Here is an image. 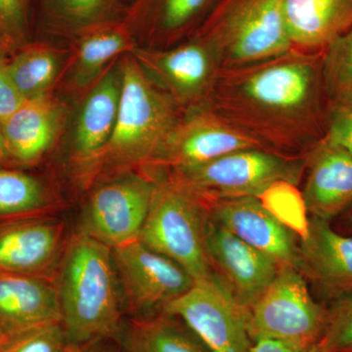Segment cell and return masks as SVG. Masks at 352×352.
Wrapping results in <instances>:
<instances>
[{
    "label": "cell",
    "mask_w": 352,
    "mask_h": 352,
    "mask_svg": "<svg viewBox=\"0 0 352 352\" xmlns=\"http://www.w3.org/2000/svg\"><path fill=\"white\" fill-rule=\"evenodd\" d=\"M168 170L175 179L205 200L261 198L281 185L298 186L305 175V156L252 148L230 153L200 166Z\"/></svg>",
    "instance_id": "obj_6"
},
{
    "label": "cell",
    "mask_w": 352,
    "mask_h": 352,
    "mask_svg": "<svg viewBox=\"0 0 352 352\" xmlns=\"http://www.w3.org/2000/svg\"><path fill=\"white\" fill-rule=\"evenodd\" d=\"M217 0H136L124 22L144 47L168 48L191 38Z\"/></svg>",
    "instance_id": "obj_18"
},
{
    "label": "cell",
    "mask_w": 352,
    "mask_h": 352,
    "mask_svg": "<svg viewBox=\"0 0 352 352\" xmlns=\"http://www.w3.org/2000/svg\"><path fill=\"white\" fill-rule=\"evenodd\" d=\"M29 7V0H0V38L12 50L27 45Z\"/></svg>",
    "instance_id": "obj_31"
},
{
    "label": "cell",
    "mask_w": 352,
    "mask_h": 352,
    "mask_svg": "<svg viewBox=\"0 0 352 352\" xmlns=\"http://www.w3.org/2000/svg\"><path fill=\"white\" fill-rule=\"evenodd\" d=\"M300 272L329 303L352 294V236L308 217L300 233Z\"/></svg>",
    "instance_id": "obj_15"
},
{
    "label": "cell",
    "mask_w": 352,
    "mask_h": 352,
    "mask_svg": "<svg viewBox=\"0 0 352 352\" xmlns=\"http://www.w3.org/2000/svg\"><path fill=\"white\" fill-rule=\"evenodd\" d=\"M120 64L122 87L117 122L97 163L161 168L182 111L132 55L124 56Z\"/></svg>",
    "instance_id": "obj_3"
},
{
    "label": "cell",
    "mask_w": 352,
    "mask_h": 352,
    "mask_svg": "<svg viewBox=\"0 0 352 352\" xmlns=\"http://www.w3.org/2000/svg\"><path fill=\"white\" fill-rule=\"evenodd\" d=\"M75 38L76 55L69 80L76 88L96 82L116 58L132 52L138 46L124 18L91 28Z\"/></svg>",
    "instance_id": "obj_23"
},
{
    "label": "cell",
    "mask_w": 352,
    "mask_h": 352,
    "mask_svg": "<svg viewBox=\"0 0 352 352\" xmlns=\"http://www.w3.org/2000/svg\"><path fill=\"white\" fill-rule=\"evenodd\" d=\"M154 177L120 176L92 192L83 212L80 232L110 249L139 239L149 212Z\"/></svg>",
    "instance_id": "obj_11"
},
{
    "label": "cell",
    "mask_w": 352,
    "mask_h": 352,
    "mask_svg": "<svg viewBox=\"0 0 352 352\" xmlns=\"http://www.w3.org/2000/svg\"><path fill=\"white\" fill-rule=\"evenodd\" d=\"M120 0H41L43 22L51 31L76 36L97 27L122 20Z\"/></svg>",
    "instance_id": "obj_26"
},
{
    "label": "cell",
    "mask_w": 352,
    "mask_h": 352,
    "mask_svg": "<svg viewBox=\"0 0 352 352\" xmlns=\"http://www.w3.org/2000/svg\"><path fill=\"white\" fill-rule=\"evenodd\" d=\"M50 322H61L55 280L0 271V330L9 333Z\"/></svg>",
    "instance_id": "obj_20"
},
{
    "label": "cell",
    "mask_w": 352,
    "mask_h": 352,
    "mask_svg": "<svg viewBox=\"0 0 352 352\" xmlns=\"http://www.w3.org/2000/svg\"><path fill=\"white\" fill-rule=\"evenodd\" d=\"M55 283L61 324L74 344L118 340L124 298L110 248L76 234L67 243Z\"/></svg>",
    "instance_id": "obj_2"
},
{
    "label": "cell",
    "mask_w": 352,
    "mask_h": 352,
    "mask_svg": "<svg viewBox=\"0 0 352 352\" xmlns=\"http://www.w3.org/2000/svg\"><path fill=\"white\" fill-rule=\"evenodd\" d=\"M285 20L293 47L322 50L352 27V0H286Z\"/></svg>",
    "instance_id": "obj_22"
},
{
    "label": "cell",
    "mask_w": 352,
    "mask_h": 352,
    "mask_svg": "<svg viewBox=\"0 0 352 352\" xmlns=\"http://www.w3.org/2000/svg\"><path fill=\"white\" fill-rule=\"evenodd\" d=\"M117 340L122 352H210L184 322L164 312L131 317Z\"/></svg>",
    "instance_id": "obj_24"
},
{
    "label": "cell",
    "mask_w": 352,
    "mask_h": 352,
    "mask_svg": "<svg viewBox=\"0 0 352 352\" xmlns=\"http://www.w3.org/2000/svg\"><path fill=\"white\" fill-rule=\"evenodd\" d=\"M250 352H323L320 347L315 346L308 347V349H302L289 346L284 342H277L272 340H258L252 344L251 351Z\"/></svg>",
    "instance_id": "obj_34"
},
{
    "label": "cell",
    "mask_w": 352,
    "mask_h": 352,
    "mask_svg": "<svg viewBox=\"0 0 352 352\" xmlns=\"http://www.w3.org/2000/svg\"><path fill=\"white\" fill-rule=\"evenodd\" d=\"M9 162L8 154H7L6 138H4L3 129H2V122L0 120V164H3Z\"/></svg>",
    "instance_id": "obj_36"
},
{
    "label": "cell",
    "mask_w": 352,
    "mask_h": 352,
    "mask_svg": "<svg viewBox=\"0 0 352 352\" xmlns=\"http://www.w3.org/2000/svg\"><path fill=\"white\" fill-rule=\"evenodd\" d=\"M10 50H12V48H11L3 39L0 38V58H3L4 54Z\"/></svg>",
    "instance_id": "obj_38"
},
{
    "label": "cell",
    "mask_w": 352,
    "mask_h": 352,
    "mask_svg": "<svg viewBox=\"0 0 352 352\" xmlns=\"http://www.w3.org/2000/svg\"><path fill=\"white\" fill-rule=\"evenodd\" d=\"M111 250L131 317L162 312L196 283L182 266L139 240Z\"/></svg>",
    "instance_id": "obj_10"
},
{
    "label": "cell",
    "mask_w": 352,
    "mask_h": 352,
    "mask_svg": "<svg viewBox=\"0 0 352 352\" xmlns=\"http://www.w3.org/2000/svg\"><path fill=\"white\" fill-rule=\"evenodd\" d=\"M48 201L47 192L38 178L0 168V220L38 215Z\"/></svg>",
    "instance_id": "obj_28"
},
{
    "label": "cell",
    "mask_w": 352,
    "mask_h": 352,
    "mask_svg": "<svg viewBox=\"0 0 352 352\" xmlns=\"http://www.w3.org/2000/svg\"><path fill=\"white\" fill-rule=\"evenodd\" d=\"M300 193L308 217L331 222L352 208V156L325 138L305 155Z\"/></svg>",
    "instance_id": "obj_17"
},
{
    "label": "cell",
    "mask_w": 352,
    "mask_h": 352,
    "mask_svg": "<svg viewBox=\"0 0 352 352\" xmlns=\"http://www.w3.org/2000/svg\"><path fill=\"white\" fill-rule=\"evenodd\" d=\"M66 245L60 220L41 214L0 220V271L55 280Z\"/></svg>",
    "instance_id": "obj_14"
},
{
    "label": "cell",
    "mask_w": 352,
    "mask_h": 352,
    "mask_svg": "<svg viewBox=\"0 0 352 352\" xmlns=\"http://www.w3.org/2000/svg\"><path fill=\"white\" fill-rule=\"evenodd\" d=\"M286 0H217L193 36L208 44L222 69L254 63L293 48L285 20Z\"/></svg>",
    "instance_id": "obj_5"
},
{
    "label": "cell",
    "mask_w": 352,
    "mask_h": 352,
    "mask_svg": "<svg viewBox=\"0 0 352 352\" xmlns=\"http://www.w3.org/2000/svg\"><path fill=\"white\" fill-rule=\"evenodd\" d=\"M322 75L331 113L352 112V27L324 48Z\"/></svg>",
    "instance_id": "obj_27"
},
{
    "label": "cell",
    "mask_w": 352,
    "mask_h": 352,
    "mask_svg": "<svg viewBox=\"0 0 352 352\" xmlns=\"http://www.w3.org/2000/svg\"><path fill=\"white\" fill-rule=\"evenodd\" d=\"M326 140L352 156V112L331 113Z\"/></svg>",
    "instance_id": "obj_32"
},
{
    "label": "cell",
    "mask_w": 352,
    "mask_h": 352,
    "mask_svg": "<svg viewBox=\"0 0 352 352\" xmlns=\"http://www.w3.org/2000/svg\"><path fill=\"white\" fill-rule=\"evenodd\" d=\"M132 56L182 113L207 108L222 69L214 50L196 36L168 48L136 46Z\"/></svg>",
    "instance_id": "obj_8"
},
{
    "label": "cell",
    "mask_w": 352,
    "mask_h": 352,
    "mask_svg": "<svg viewBox=\"0 0 352 352\" xmlns=\"http://www.w3.org/2000/svg\"><path fill=\"white\" fill-rule=\"evenodd\" d=\"M205 247L214 276L249 309L281 268L276 261L234 235L210 214L206 224Z\"/></svg>",
    "instance_id": "obj_12"
},
{
    "label": "cell",
    "mask_w": 352,
    "mask_h": 352,
    "mask_svg": "<svg viewBox=\"0 0 352 352\" xmlns=\"http://www.w3.org/2000/svg\"><path fill=\"white\" fill-rule=\"evenodd\" d=\"M63 52L46 44L25 45L6 62L9 78L25 101L50 94L63 67Z\"/></svg>",
    "instance_id": "obj_25"
},
{
    "label": "cell",
    "mask_w": 352,
    "mask_h": 352,
    "mask_svg": "<svg viewBox=\"0 0 352 352\" xmlns=\"http://www.w3.org/2000/svg\"><path fill=\"white\" fill-rule=\"evenodd\" d=\"M72 352H122L117 340L104 339L78 344Z\"/></svg>",
    "instance_id": "obj_35"
},
{
    "label": "cell",
    "mask_w": 352,
    "mask_h": 352,
    "mask_svg": "<svg viewBox=\"0 0 352 352\" xmlns=\"http://www.w3.org/2000/svg\"><path fill=\"white\" fill-rule=\"evenodd\" d=\"M252 148L263 147L208 108L194 109L182 113L161 168L175 170L200 166Z\"/></svg>",
    "instance_id": "obj_16"
},
{
    "label": "cell",
    "mask_w": 352,
    "mask_h": 352,
    "mask_svg": "<svg viewBox=\"0 0 352 352\" xmlns=\"http://www.w3.org/2000/svg\"><path fill=\"white\" fill-rule=\"evenodd\" d=\"M75 346L61 322L4 333L0 340V352H72Z\"/></svg>",
    "instance_id": "obj_29"
},
{
    "label": "cell",
    "mask_w": 352,
    "mask_h": 352,
    "mask_svg": "<svg viewBox=\"0 0 352 352\" xmlns=\"http://www.w3.org/2000/svg\"><path fill=\"white\" fill-rule=\"evenodd\" d=\"M154 191L139 241L182 266L195 282L214 276L206 252L207 201L154 168Z\"/></svg>",
    "instance_id": "obj_4"
},
{
    "label": "cell",
    "mask_w": 352,
    "mask_h": 352,
    "mask_svg": "<svg viewBox=\"0 0 352 352\" xmlns=\"http://www.w3.org/2000/svg\"><path fill=\"white\" fill-rule=\"evenodd\" d=\"M122 87L120 60L112 63L85 97L76 119L72 148L80 163L96 164L107 146L119 113Z\"/></svg>",
    "instance_id": "obj_19"
},
{
    "label": "cell",
    "mask_w": 352,
    "mask_h": 352,
    "mask_svg": "<svg viewBox=\"0 0 352 352\" xmlns=\"http://www.w3.org/2000/svg\"><path fill=\"white\" fill-rule=\"evenodd\" d=\"M63 109L50 94L25 100L1 120L9 162L32 164L54 144L61 129Z\"/></svg>",
    "instance_id": "obj_21"
},
{
    "label": "cell",
    "mask_w": 352,
    "mask_h": 352,
    "mask_svg": "<svg viewBox=\"0 0 352 352\" xmlns=\"http://www.w3.org/2000/svg\"><path fill=\"white\" fill-rule=\"evenodd\" d=\"M3 337H4V333L2 332L1 330H0V340H1L2 338H3Z\"/></svg>",
    "instance_id": "obj_39"
},
{
    "label": "cell",
    "mask_w": 352,
    "mask_h": 352,
    "mask_svg": "<svg viewBox=\"0 0 352 352\" xmlns=\"http://www.w3.org/2000/svg\"><path fill=\"white\" fill-rule=\"evenodd\" d=\"M206 201L210 217L234 235L280 265L300 271V234L270 210L261 198L244 197Z\"/></svg>",
    "instance_id": "obj_13"
},
{
    "label": "cell",
    "mask_w": 352,
    "mask_h": 352,
    "mask_svg": "<svg viewBox=\"0 0 352 352\" xmlns=\"http://www.w3.org/2000/svg\"><path fill=\"white\" fill-rule=\"evenodd\" d=\"M323 52L293 47L222 69L207 108L265 149L305 156L325 138L331 119Z\"/></svg>",
    "instance_id": "obj_1"
},
{
    "label": "cell",
    "mask_w": 352,
    "mask_h": 352,
    "mask_svg": "<svg viewBox=\"0 0 352 352\" xmlns=\"http://www.w3.org/2000/svg\"><path fill=\"white\" fill-rule=\"evenodd\" d=\"M319 347L323 352H352V294L327 305V321Z\"/></svg>",
    "instance_id": "obj_30"
},
{
    "label": "cell",
    "mask_w": 352,
    "mask_h": 352,
    "mask_svg": "<svg viewBox=\"0 0 352 352\" xmlns=\"http://www.w3.org/2000/svg\"><path fill=\"white\" fill-rule=\"evenodd\" d=\"M342 227L344 230L352 235V208L342 215Z\"/></svg>",
    "instance_id": "obj_37"
},
{
    "label": "cell",
    "mask_w": 352,
    "mask_h": 352,
    "mask_svg": "<svg viewBox=\"0 0 352 352\" xmlns=\"http://www.w3.org/2000/svg\"><path fill=\"white\" fill-rule=\"evenodd\" d=\"M327 321V305L317 302L300 270L281 266L277 276L250 309L252 342L272 340L308 349L318 346Z\"/></svg>",
    "instance_id": "obj_7"
},
{
    "label": "cell",
    "mask_w": 352,
    "mask_h": 352,
    "mask_svg": "<svg viewBox=\"0 0 352 352\" xmlns=\"http://www.w3.org/2000/svg\"><path fill=\"white\" fill-rule=\"evenodd\" d=\"M24 102L9 78L6 60L0 58V120L6 119Z\"/></svg>",
    "instance_id": "obj_33"
},
{
    "label": "cell",
    "mask_w": 352,
    "mask_h": 352,
    "mask_svg": "<svg viewBox=\"0 0 352 352\" xmlns=\"http://www.w3.org/2000/svg\"><path fill=\"white\" fill-rule=\"evenodd\" d=\"M184 322L210 352H250V309L212 276L162 310Z\"/></svg>",
    "instance_id": "obj_9"
}]
</instances>
